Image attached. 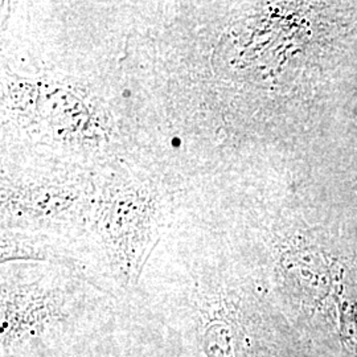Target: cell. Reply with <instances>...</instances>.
<instances>
[{
	"label": "cell",
	"instance_id": "cell-1",
	"mask_svg": "<svg viewBox=\"0 0 357 357\" xmlns=\"http://www.w3.org/2000/svg\"><path fill=\"white\" fill-rule=\"evenodd\" d=\"M123 318L112 302L48 273H4L1 357H91Z\"/></svg>",
	"mask_w": 357,
	"mask_h": 357
},
{
	"label": "cell",
	"instance_id": "cell-2",
	"mask_svg": "<svg viewBox=\"0 0 357 357\" xmlns=\"http://www.w3.org/2000/svg\"><path fill=\"white\" fill-rule=\"evenodd\" d=\"M155 324L147 320H132L123 327L113 348L102 357H187L178 343L165 331L151 344Z\"/></svg>",
	"mask_w": 357,
	"mask_h": 357
}]
</instances>
